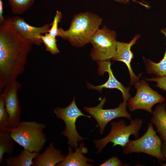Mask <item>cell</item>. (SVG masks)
<instances>
[{"label":"cell","mask_w":166,"mask_h":166,"mask_svg":"<svg viewBox=\"0 0 166 166\" xmlns=\"http://www.w3.org/2000/svg\"><path fill=\"white\" fill-rule=\"evenodd\" d=\"M0 25V92L23 72L32 44L6 19Z\"/></svg>","instance_id":"1"},{"label":"cell","mask_w":166,"mask_h":166,"mask_svg":"<svg viewBox=\"0 0 166 166\" xmlns=\"http://www.w3.org/2000/svg\"><path fill=\"white\" fill-rule=\"evenodd\" d=\"M102 23V19L97 14L88 12L80 13L73 17L68 30H61L60 36L74 47H82L90 43Z\"/></svg>","instance_id":"2"},{"label":"cell","mask_w":166,"mask_h":166,"mask_svg":"<svg viewBox=\"0 0 166 166\" xmlns=\"http://www.w3.org/2000/svg\"><path fill=\"white\" fill-rule=\"evenodd\" d=\"M45 128L43 123L24 121H20L10 132L14 141L24 149L31 152H40L47 141Z\"/></svg>","instance_id":"3"},{"label":"cell","mask_w":166,"mask_h":166,"mask_svg":"<svg viewBox=\"0 0 166 166\" xmlns=\"http://www.w3.org/2000/svg\"><path fill=\"white\" fill-rule=\"evenodd\" d=\"M143 122V121L140 118L132 119L130 124L128 125L123 120L117 122L112 121V127L109 133L103 138L93 141L96 148H97V153H100L110 142L113 143V147L119 145L123 148L129 140L131 135H133L136 138L139 137V132Z\"/></svg>","instance_id":"4"},{"label":"cell","mask_w":166,"mask_h":166,"mask_svg":"<svg viewBox=\"0 0 166 166\" xmlns=\"http://www.w3.org/2000/svg\"><path fill=\"white\" fill-rule=\"evenodd\" d=\"M154 131L152 124L149 123L145 133L141 137L134 140H129L123 148L125 154L132 153H144L156 158L159 162L165 160L161 152V138Z\"/></svg>","instance_id":"5"},{"label":"cell","mask_w":166,"mask_h":166,"mask_svg":"<svg viewBox=\"0 0 166 166\" xmlns=\"http://www.w3.org/2000/svg\"><path fill=\"white\" fill-rule=\"evenodd\" d=\"M115 31L105 26L99 29L91 37L92 48L90 56L93 60L110 61L115 55L117 41Z\"/></svg>","instance_id":"6"},{"label":"cell","mask_w":166,"mask_h":166,"mask_svg":"<svg viewBox=\"0 0 166 166\" xmlns=\"http://www.w3.org/2000/svg\"><path fill=\"white\" fill-rule=\"evenodd\" d=\"M53 112L57 118L61 119L65 122V128L61 132V134L67 138L68 144L69 146L75 149L78 147V142L86 139L81 136L77 132L76 127L77 119L81 116L89 118H90L91 116L85 115L82 113L77 106L74 97L68 106L64 108L57 107Z\"/></svg>","instance_id":"7"},{"label":"cell","mask_w":166,"mask_h":166,"mask_svg":"<svg viewBox=\"0 0 166 166\" xmlns=\"http://www.w3.org/2000/svg\"><path fill=\"white\" fill-rule=\"evenodd\" d=\"M135 85L136 93L134 97L130 98L128 103L130 111L140 109L152 113V108L154 105L165 101L163 97L152 89L145 81L141 80Z\"/></svg>","instance_id":"8"},{"label":"cell","mask_w":166,"mask_h":166,"mask_svg":"<svg viewBox=\"0 0 166 166\" xmlns=\"http://www.w3.org/2000/svg\"><path fill=\"white\" fill-rule=\"evenodd\" d=\"M104 97L97 105L94 107L85 106L83 110L89 114L97 121L99 127L100 133L102 134L107 124L112 120L119 117H124L132 120L131 115L126 110L128 105L127 101H123L119 106L113 109H103V107L106 101Z\"/></svg>","instance_id":"9"},{"label":"cell","mask_w":166,"mask_h":166,"mask_svg":"<svg viewBox=\"0 0 166 166\" xmlns=\"http://www.w3.org/2000/svg\"><path fill=\"white\" fill-rule=\"evenodd\" d=\"M21 86V84L16 80L5 87L0 93L12 128L16 126L20 122L21 109L17 92Z\"/></svg>","instance_id":"10"},{"label":"cell","mask_w":166,"mask_h":166,"mask_svg":"<svg viewBox=\"0 0 166 166\" xmlns=\"http://www.w3.org/2000/svg\"><path fill=\"white\" fill-rule=\"evenodd\" d=\"M12 23L20 35L24 39L31 43L38 46L42 42L40 36L48 33L52 23H47L40 27L30 25L24 20V18L18 16L13 17L6 19Z\"/></svg>","instance_id":"11"},{"label":"cell","mask_w":166,"mask_h":166,"mask_svg":"<svg viewBox=\"0 0 166 166\" xmlns=\"http://www.w3.org/2000/svg\"><path fill=\"white\" fill-rule=\"evenodd\" d=\"M97 62L98 65V73L102 75L105 72H107L109 75L108 80L105 83L100 85L94 86L87 83L88 88L97 90L101 92L104 88L117 89L122 92L123 101H129L131 98L129 93V88L125 87L114 77L111 68V63L110 61H105Z\"/></svg>","instance_id":"12"},{"label":"cell","mask_w":166,"mask_h":166,"mask_svg":"<svg viewBox=\"0 0 166 166\" xmlns=\"http://www.w3.org/2000/svg\"><path fill=\"white\" fill-rule=\"evenodd\" d=\"M140 36V34H136L128 43L117 42L116 52L112 58L114 61H122L126 65L130 76V85H135L140 81L139 76H136L133 72L130 64L133 57V53L131 50V47Z\"/></svg>","instance_id":"13"},{"label":"cell","mask_w":166,"mask_h":166,"mask_svg":"<svg viewBox=\"0 0 166 166\" xmlns=\"http://www.w3.org/2000/svg\"><path fill=\"white\" fill-rule=\"evenodd\" d=\"M66 156L62 154L60 150L56 148L53 143L50 142L45 150L34 159L32 166H56Z\"/></svg>","instance_id":"14"},{"label":"cell","mask_w":166,"mask_h":166,"mask_svg":"<svg viewBox=\"0 0 166 166\" xmlns=\"http://www.w3.org/2000/svg\"><path fill=\"white\" fill-rule=\"evenodd\" d=\"M84 143L80 144L79 147L75 149L74 152L73 148L69 146L68 148V153L65 159L61 162L57 164L56 166H91L87 162H94L95 161L85 157L83 154L88 153V149L84 146Z\"/></svg>","instance_id":"15"},{"label":"cell","mask_w":166,"mask_h":166,"mask_svg":"<svg viewBox=\"0 0 166 166\" xmlns=\"http://www.w3.org/2000/svg\"><path fill=\"white\" fill-rule=\"evenodd\" d=\"M151 121L154 124L161 139L166 141V111L165 104L158 105L152 113Z\"/></svg>","instance_id":"16"},{"label":"cell","mask_w":166,"mask_h":166,"mask_svg":"<svg viewBox=\"0 0 166 166\" xmlns=\"http://www.w3.org/2000/svg\"><path fill=\"white\" fill-rule=\"evenodd\" d=\"M40 153L23 148L17 156L5 159V162L8 166H32L33 160Z\"/></svg>","instance_id":"17"},{"label":"cell","mask_w":166,"mask_h":166,"mask_svg":"<svg viewBox=\"0 0 166 166\" xmlns=\"http://www.w3.org/2000/svg\"><path fill=\"white\" fill-rule=\"evenodd\" d=\"M14 141L10 132H0V165H4L3 156L5 153L10 156L14 152Z\"/></svg>","instance_id":"18"},{"label":"cell","mask_w":166,"mask_h":166,"mask_svg":"<svg viewBox=\"0 0 166 166\" xmlns=\"http://www.w3.org/2000/svg\"><path fill=\"white\" fill-rule=\"evenodd\" d=\"M161 32L165 36L166 45V28L162 29ZM147 72L153 74L158 77H166V48L163 59L158 63H156L149 59L146 61Z\"/></svg>","instance_id":"19"},{"label":"cell","mask_w":166,"mask_h":166,"mask_svg":"<svg viewBox=\"0 0 166 166\" xmlns=\"http://www.w3.org/2000/svg\"><path fill=\"white\" fill-rule=\"evenodd\" d=\"M8 2L14 14H21L33 5L34 0H8Z\"/></svg>","instance_id":"20"},{"label":"cell","mask_w":166,"mask_h":166,"mask_svg":"<svg viewBox=\"0 0 166 166\" xmlns=\"http://www.w3.org/2000/svg\"><path fill=\"white\" fill-rule=\"evenodd\" d=\"M9 116L5 107L2 96L0 94V132H9L11 129Z\"/></svg>","instance_id":"21"},{"label":"cell","mask_w":166,"mask_h":166,"mask_svg":"<svg viewBox=\"0 0 166 166\" xmlns=\"http://www.w3.org/2000/svg\"><path fill=\"white\" fill-rule=\"evenodd\" d=\"M40 38L45 45L46 51L52 54H57L59 53L55 37L51 36L48 33L45 34L44 35H41Z\"/></svg>","instance_id":"22"},{"label":"cell","mask_w":166,"mask_h":166,"mask_svg":"<svg viewBox=\"0 0 166 166\" xmlns=\"http://www.w3.org/2000/svg\"><path fill=\"white\" fill-rule=\"evenodd\" d=\"M62 17V14L59 11H57L55 15L53 18L51 26L49 30L48 33L52 36L56 37L58 34V27L59 22Z\"/></svg>","instance_id":"23"},{"label":"cell","mask_w":166,"mask_h":166,"mask_svg":"<svg viewBox=\"0 0 166 166\" xmlns=\"http://www.w3.org/2000/svg\"><path fill=\"white\" fill-rule=\"evenodd\" d=\"M148 81H152L156 82V85L155 86L159 88L166 91V77H157L150 79L146 78Z\"/></svg>","instance_id":"24"},{"label":"cell","mask_w":166,"mask_h":166,"mask_svg":"<svg viewBox=\"0 0 166 166\" xmlns=\"http://www.w3.org/2000/svg\"><path fill=\"white\" fill-rule=\"evenodd\" d=\"M123 165L121 160L116 156H112L104 162L99 165L100 166H121Z\"/></svg>","instance_id":"25"},{"label":"cell","mask_w":166,"mask_h":166,"mask_svg":"<svg viewBox=\"0 0 166 166\" xmlns=\"http://www.w3.org/2000/svg\"><path fill=\"white\" fill-rule=\"evenodd\" d=\"M3 3L2 0H0V22L2 23L5 22L6 19H4L3 16Z\"/></svg>","instance_id":"26"},{"label":"cell","mask_w":166,"mask_h":166,"mask_svg":"<svg viewBox=\"0 0 166 166\" xmlns=\"http://www.w3.org/2000/svg\"><path fill=\"white\" fill-rule=\"evenodd\" d=\"M129 0H114L115 1L117 2L123 3L124 4L128 3L129 2ZM131 0L134 2H137L138 3L140 4L145 6L146 8H149V6L146 4H145L140 2L137 1L135 0Z\"/></svg>","instance_id":"27"},{"label":"cell","mask_w":166,"mask_h":166,"mask_svg":"<svg viewBox=\"0 0 166 166\" xmlns=\"http://www.w3.org/2000/svg\"><path fill=\"white\" fill-rule=\"evenodd\" d=\"M161 152L166 160V141H164V142L162 144Z\"/></svg>","instance_id":"28"}]
</instances>
